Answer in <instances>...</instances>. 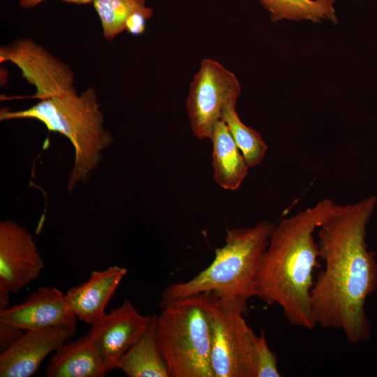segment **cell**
<instances>
[{
	"label": "cell",
	"mask_w": 377,
	"mask_h": 377,
	"mask_svg": "<svg viewBox=\"0 0 377 377\" xmlns=\"http://www.w3.org/2000/svg\"><path fill=\"white\" fill-rule=\"evenodd\" d=\"M376 205V195L336 204L316 231L325 267L311 290L313 319L316 325L341 330L353 344L371 336L365 302L377 288V260L366 233Z\"/></svg>",
	"instance_id": "cell-1"
},
{
	"label": "cell",
	"mask_w": 377,
	"mask_h": 377,
	"mask_svg": "<svg viewBox=\"0 0 377 377\" xmlns=\"http://www.w3.org/2000/svg\"><path fill=\"white\" fill-rule=\"evenodd\" d=\"M335 205L325 198L274 225L259 265L256 297L278 304L290 324L306 330L316 326L312 275L320 253L315 233Z\"/></svg>",
	"instance_id": "cell-2"
},
{
	"label": "cell",
	"mask_w": 377,
	"mask_h": 377,
	"mask_svg": "<svg viewBox=\"0 0 377 377\" xmlns=\"http://www.w3.org/2000/svg\"><path fill=\"white\" fill-rule=\"evenodd\" d=\"M273 227L263 220L249 228H228L225 244L215 249L211 264L193 278L168 286L162 293L161 304L212 292L245 312L248 301L256 296L259 265Z\"/></svg>",
	"instance_id": "cell-3"
},
{
	"label": "cell",
	"mask_w": 377,
	"mask_h": 377,
	"mask_svg": "<svg viewBox=\"0 0 377 377\" xmlns=\"http://www.w3.org/2000/svg\"><path fill=\"white\" fill-rule=\"evenodd\" d=\"M19 119H36L49 131L61 133L69 140L75 151L67 185L69 191L99 165L103 150L113 141L104 126L105 117L92 87L80 95L74 91L52 97L25 110L1 109V121Z\"/></svg>",
	"instance_id": "cell-4"
},
{
	"label": "cell",
	"mask_w": 377,
	"mask_h": 377,
	"mask_svg": "<svg viewBox=\"0 0 377 377\" xmlns=\"http://www.w3.org/2000/svg\"><path fill=\"white\" fill-rule=\"evenodd\" d=\"M156 318L158 346L170 377H214L205 293L161 304Z\"/></svg>",
	"instance_id": "cell-5"
},
{
	"label": "cell",
	"mask_w": 377,
	"mask_h": 377,
	"mask_svg": "<svg viewBox=\"0 0 377 377\" xmlns=\"http://www.w3.org/2000/svg\"><path fill=\"white\" fill-rule=\"evenodd\" d=\"M205 293L214 377H256L258 335L246 323L244 312L212 292Z\"/></svg>",
	"instance_id": "cell-6"
},
{
	"label": "cell",
	"mask_w": 377,
	"mask_h": 377,
	"mask_svg": "<svg viewBox=\"0 0 377 377\" xmlns=\"http://www.w3.org/2000/svg\"><path fill=\"white\" fill-rule=\"evenodd\" d=\"M241 87L235 75L212 59L202 61L190 84L186 111L193 135L210 139L226 108L236 104Z\"/></svg>",
	"instance_id": "cell-7"
},
{
	"label": "cell",
	"mask_w": 377,
	"mask_h": 377,
	"mask_svg": "<svg viewBox=\"0 0 377 377\" xmlns=\"http://www.w3.org/2000/svg\"><path fill=\"white\" fill-rule=\"evenodd\" d=\"M0 61L15 64L34 87L36 91L29 98L41 101L77 91L68 65L30 38H17L1 47Z\"/></svg>",
	"instance_id": "cell-8"
},
{
	"label": "cell",
	"mask_w": 377,
	"mask_h": 377,
	"mask_svg": "<svg viewBox=\"0 0 377 377\" xmlns=\"http://www.w3.org/2000/svg\"><path fill=\"white\" fill-rule=\"evenodd\" d=\"M33 235L15 221L0 223V288L17 293L44 268Z\"/></svg>",
	"instance_id": "cell-9"
},
{
	"label": "cell",
	"mask_w": 377,
	"mask_h": 377,
	"mask_svg": "<svg viewBox=\"0 0 377 377\" xmlns=\"http://www.w3.org/2000/svg\"><path fill=\"white\" fill-rule=\"evenodd\" d=\"M153 316H143L128 300L91 325L87 336L109 370L117 369L121 357L140 338Z\"/></svg>",
	"instance_id": "cell-10"
},
{
	"label": "cell",
	"mask_w": 377,
	"mask_h": 377,
	"mask_svg": "<svg viewBox=\"0 0 377 377\" xmlns=\"http://www.w3.org/2000/svg\"><path fill=\"white\" fill-rule=\"evenodd\" d=\"M76 334V329L52 327L26 331L10 348L0 354L1 377H29L45 358Z\"/></svg>",
	"instance_id": "cell-11"
},
{
	"label": "cell",
	"mask_w": 377,
	"mask_h": 377,
	"mask_svg": "<svg viewBox=\"0 0 377 377\" xmlns=\"http://www.w3.org/2000/svg\"><path fill=\"white\" fill-rule=\"evenodd\" d=\"M77 318L66 294L54 287H40L24 302L0 311V320L24 331L52 327L76 329Z\"/></svg>",
	"instance_id": "cell-12"
},
{
	"label": "cell",
	"mask_w": 377,
	"mask_h": 377,
	"mask_svg": "<svg viewBox=\"0 0 377 377\" xmlns=\"http://www.w3.org/2000/svg\"><path fill=\"white\" fill-rule=\"evenodd\" d=\"M126 273V268L116 265L93 271L86 282L68 290L66 297L76 316L91 325L100 320Z\"/></svg>",
	"instance_id": "cell-13"
},
{
	"label": "cell",
	"mask_w": 377,
	"mask_h": 377,
	"mask_svg": "<svg viewBox=\"0 0 377 377\" xmlns=\"http://www.w3.org/2000/svg\"><path fill=\"white\" fill-rule=\"evenodd\" d=\"M110 371L86 335L59 347L46 367V377H103Z\"/></svg>",
	"instance_id": "cell-14"
},
{
	"label": "cell",
	"mask_w": 377,
	"mask_h": 377,
	"mask_svg": "<svg viewBox=\"0 0 377 377\" xmlns=\"http://www.w3.org/2000/svg\"><path fill=\"white\" fill-rule=\"evenodd\" d=\"M212 165L216 183L226 190L239 188L249 168L228 126L219 121L212 131Z\"/></svg>",
	"instance_id": "cell-15"
},
{
	"label": "cell",
	"mask_w": 377,
	"mask_h": 377,
	"mask_svg": "<svg viewBox=\"0 0 377 377\" xmlns=\"http://www.w3.org/2000/svg\"><path fill=\"white\" fill-rule=\"evenodd\" d=\"M156 318L118 362L117 369L129 377H170L157 341Z\"/></svg>",
	"instance_id": "cell-16"
},
{
	"label": "cell",
	"mask_w": 377,
	"mask_h": 377,
	"mask_svg": "<svg viewBox=\"0 0 377 377\" xmlns=\"http://www.w3.org/2000/svg\"><path fill=\"white\" fill-rule=\"evenodd\" d=\"M336 0H260L263 6L270 13L274 22L282 20H309L320 22L338 21L334 3Z\"/></svg>",
	"instance_id": "cell-17"
},
{
	"label": "cell",
	"mask_w": 377,
	"mask_h": 377,
	"mask_svg": "<svg viewBox=\"0 0 377 377\" xmlns=\"http://www.w3.org/2000/svg\"><path fill=\"white\" fill-rule=\"evenodd\" d=\"M92 3L107 40H113L125 30L126 20L133 13L141 11L150 17L153 15L152 8L146 6L145 0H94Z\"/></svg>",
	"instance_id": "cell-18"
},
{
	"label": "cell",
	"mask_w": 377,
	"mask_h": 377,
	"mask_svg": "<svg viewBox=\"0 0 377 377\" xmlns=\"http://www.w3.org/2000/svg\"><path fill=\"white\" fill-rule=\"evenodd\" d=\"M235 105L231 104L226 108L221 120L228 126L249 168L255 167L263 161L267 146L257 131L242 123Z\"/></svg>",
	"instance_id": "cell-19"
},
{
	"label": "cell",
	"mask_w": 377,
	"mask_h": 377,
	"mask_svg": "<svg viewBox=\"0 0 377 377\" xmlns=\"http://www.w3.org/2000/svg\"><path fill=\"white\" fill-rule=\"evenodd\" d=\"M277 358L269 348L265 334L258 336L256 377H279Z\"/></svg>",
	"instance_id": "cell-20"
},
{
	"label": "cell",
	"mask_w": 377,
	"mask_h": 377,
	"mask_svg": "<svg viewBox=\"0 0 377 377\" xmlns=\"http://www.w3.org/2000/svg\"><path fill=\"white\" fill-rule=\"evenodd\" d=\"M22 330L0 320V352L10 348L24 334Z\"/></svg>",
	"instance_id": "cell-21"
},
{
	"label": "cell",
	"mask_w": 377,
	"mask_h": 377,
	"mask_svg": "<svg viewBox=\"0 0 377 377\" xmlns=\"http://www.w3.org/2000/svg\"><path fill=\"white\" fill-rule=\"evenodd\" d=\"M151 17L143 12H135L126 20L125 30L133 36L140 35L145 30L146 21Z\"/></svg>",
	"instance_id": "cell-22"
},
{
	"label": "cell",
	"mask_w": 377,
	"mask_h": 377,
	"mask_svg": "<svg viewBox=\"0 0 377 377\" xmlns=\"http://www.w3.org/2000/svg\"><path fill=\"white\" fill-rule=\"evenodd\" d=\"M45 0H20V6L25 9L33 8ZM68 3L84 5L92 3L94 0H62Z\"/></svg>",
	"instance_id": "cell-23"
},
{
	"label": "cell",
	"mask_w": 377,
	"mask_h": 377,
	"mask_svg": "<svg viewBox=\"0 0 377 377\" xmlns=\"http://www.w3.org/2000/svg\"><path fill=\"white\" fill-rule=\"evenodd\" d=\"M10 293L8 291L0 288V311L9 307Z\"/></svg>",
	"instance_id": "cell-24"
}]
</instances>
